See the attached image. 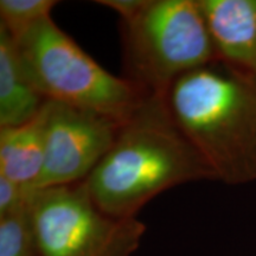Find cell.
<instances>
[{"label":"cell","mask_w":256,"mask_h":256,"mask_svg":"<svg viewBox=\"0 0 256 256\" xmlns=\"http://www.w3.org/2000/svg\"><path fill=\"white\" fill-rule=\"evenodd\" d=\"M32 192L34 191L28 190L11 179L0 176V216H5L28 206Z\"/></svg>","instance_id":"cell-12"},{"label":"cell","mask_w":256,"mask_h":256,"mask_svg":"<svg viewBox=\"0 0 256 256\" xmlns=\"http://www.w3.org/2000/svg\"><path fill=\"white\" fill-rule=\"evenodd\" d=\"M126 78L147 95L165 96L185 74L217 60L198 0H148L122 22Z\"/></svg>","instance_id":"cell-4"},{"label":"cell","mask_w":256,"mask_h":256,"mask_svg":"<svg viewBox=\"0 0 256 256\" xmlns=\"http://www.w3.org/2000/svg\"><path fill=\"white\" fill-rule=\"evenodd\" d=\"M14 40L28 78L46 101L124 122L150 96L130 80L104 69L52 17L38 22Z\"/></svg>","instance_id":"cell-3"},{"label":"cell","mask_w":256,"mask_h":256,"mask_svg":"<svg viewBox=\"0 0 256 256\" xmlns=\"http://www.w3.org/2000/svg\"><path fill=\"white\" fill-rule=\"evenodd\" d=\"M58 4L55 0H0V25L18 40L38 22L50 18Z\"/></svg>","instance_id":"cell-11"},{"label":"cell","mask_w":256,"mask_h":256,"mask_svg":"<svg viewBox=\"0 0 256 256\" xmlns=\"http://www.w3.org/2000/svg\"><path fill=\"white\" fill-rule=\"evenodd\" d=\"M30 212L40 256H132L146 230L98 209L84 180L34 190Z\"/></svg>","instance_id":"cell-5"},{"label":"cell","mask_w":256,"mask_h":256,"mask_svg":"<svg viewBox=\"0 0 256 256\" xmlns=\"http://www.w3.org/2000/svg\"><path fill=\"white\" fill-rule=\"evenodd\" d=\"M217 60L256 75V0H198Z\"/></svg>","instance_id":"cell-7"},{"label":"cell","mask_w":256,"mask_h":256,"mask_svg":"<svg viewBox=\"0 0 256 256\" xmlns=\"http://www.w3.org/2000/svg\"><path fill=\"white\" fill-rule=\"evenodd\" d=\"M216 180L170 113L164 96L150 95L121 124L110 151L84 183L94 203L116 218L136 214L162 192Z\"/></svg>","instance_id":"cell-1"},{"label":"cell","mask_w":256,"mask_h":256,"mask_svg":"<svg viewBox=\"0 0 256 256\" xmlns=\"http://www.w3.org/2000/svg\"><path fill=\"white\" fill-rule=\"evenodd\" d=\"M164 98L216 180H256V75L217 60L178 78Z\"/></svg>","instance_id":"cell-2"},{"label":"cell","mask_w":256,"mask_h":256,"mask_svg":"<svg viewBox=\"0 0 256 256\" xmlns=\"http://www.w3.org/2000/svg\"><path fill=\"white\" fill-rule=\"evenodd\" d=\"M46 102L34 119L0 128V176L34 191L46 156Z\"/></svg>","instance_id":"cell-8"},{"label":"cell","mask_w":256,"mask_h":256,"mask_svg":"<svg viewBox=\"0 0 256 256\" xmlns=\"http://www.w3.org/2000/svg\"><path fill=\"white\" fill-rule=\"evenodd\" d=\"M0 256H40L30 202L23 209L0 216Z\"/></svg>","instance_id":"cell-10"},{"label":"cell","mask_w":256,"mask_h":256,"mask_svg":"<svg viewBox=\"0 0 256 256\" xmlns=\"http://www.w3.org/2000/svg\"><path fill=\"white\" fill-rule=\"evenodd\" d=\"M121 124L104 114L46 101V156L34 190L86 180L110 151Z\"/></svg>","instance_id":"cell-6"},{"label":"cell","mask_w":256,"mask_h":256,"mask_svg":"<svg viewBox=\"0 0 256 256\" xmlns=\"http://www.w3.org/2000/svg\"><path fill=\"white\" fill-rule=\"evenodd\" d=\"M46 102L25 72L16 40L0 25V128L32 120Z\"/></svg>","instance_id":"cell-9"},{"label":"cell","mask_w":256,"mask_h":256,"mask_svg":"<svg viewBox=\"0 0 256 256\" xmlns=\"http://www.w3.org/2000/svg\"><path fill=\"white\" fill-rule=\"evenodd\" d=\"M96 2L120 14L122 22H128L142 11L148 0H98Z\"/></svg>","instance_id":"cell-13"}]
</instances>
